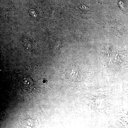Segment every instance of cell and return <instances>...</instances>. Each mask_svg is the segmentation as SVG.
Masks as SVG:
<instances>
[{
  "label": "cell",
  "mask_w": 128,
  "mask_h": 128,
  "mask_svg": "<svg viewBox=\"0 0 128 128\" xmlns=\"http://www.w3.org/2000/svg\"><path fill=\"white\" fill-rule=\"evenodd\" d=\"M119 3L120 6L121 7L122 10H124L125 9V6L123 2V1H120L119 2Z\"/></svg>",
  "instance_id": "1"
}]
</instances>
